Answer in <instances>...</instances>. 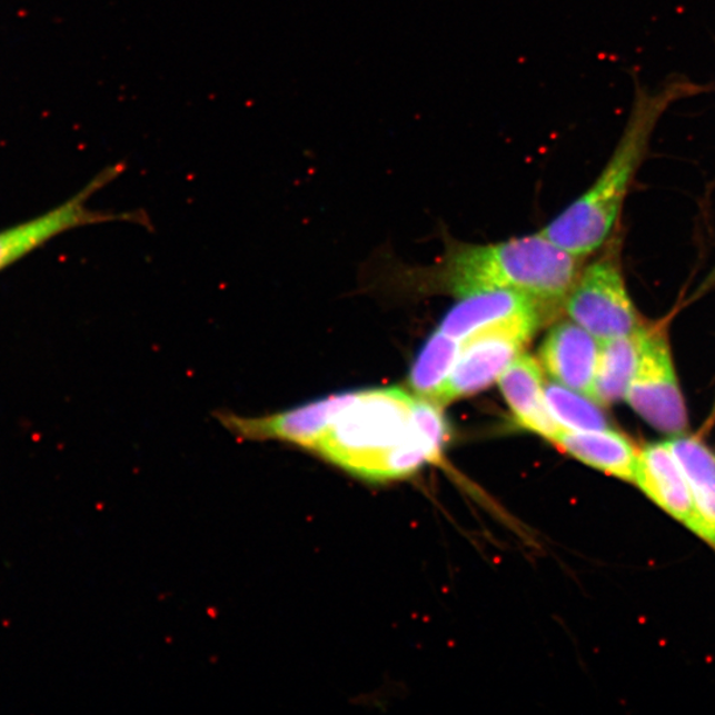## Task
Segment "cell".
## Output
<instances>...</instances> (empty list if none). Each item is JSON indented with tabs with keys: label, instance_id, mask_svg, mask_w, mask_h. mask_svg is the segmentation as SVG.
<instances>
[{
	"label": "cell",
	"instance_id": "cell-8",
	"mask_svg": "<svg viewBox=\"0 0 715 715\" xmlns=\"http://www.w3.org/2000/svg\"><path fill=\"white\" fill-rule=\"evenodd\" d=\"M600 339L574 321L553 326L540 346V363L558 384L593 398Z\"/></svg>",
	"mask_w": 715,
	"mask_h": 715
},
{
	"label": "cell",
	"instance_id": "cell-3",
	"mask_svg": "<svg viewBox=\"0 0 715 715\" xmlns=\"http://www.w3.org/2000/svg\"><path fill=\"white\" fill-rule=\"evenodd\" d=\"M414 400L397 387L346 393L311 453L367 480H385L388 457L416 435Z\"/></svg>",
	"mask_w": 715,
	"mask_h": 715
},
{
	"label": "cell",
	"instance_id": "cell-14",
	"mask_svg": "<svg viewBox=\"0 0 715 715\" xmlns=\"http://www.w3.org/2000/svg\"><path fill=\"white\" fill-rule=\"evenodd\" d=\"M647 332V329L642 328L629 336L602 341L593 391V399L600 406L626 399Z\"/></svg>",
	"mask_w": 715,
	"mask_h": 715
},
{
	"label": "cell",
	"instance_id": "cell-2",
	"mask_svg": "<svg viewBox=\"0 0 715 715\" xmlns=\"http://www.w3.org/2000/svg\"><path fill=\"white\" fill-rule=\"evenodd\" d=\"M582 259L538 234L499 245L458 249L446 281L457 296L515 290L547 307L565 302L580 275Z\"/></svg>",
	"mask_w": 715,
	"mask_h": 715
},
{
	"label": "cell",
	"instance_id": "cell-11",
	"mask_svg": "<svg viewBox=\"0 0 715 715\" xmlns=\"http://www.w3.org/2000/svg\"><path fill=\"white\" fill-rule=\"evenodd\" d=\"M506 403L520 427L555 441L562 433L545 399L544 371L529 354H519L498 379Z\"/></svg>",
	"mask_w": 715,
	"mask_h": 715
},
{
	"label": "cell",
	"instance_id": "cell-13",
	"mask_svg": "<svg viewBox=\"0 0 715 715\" xmlns=\"http://www.w3.org/2000/svg\"><path fill=\"white\" fill-rule=\"evenodd\" d=\"M668 446L689 481L699 518V537L715 547V454L696 437L678 435Z\"/></svg>",
	"mask_w": 715,
	"mask_h": 715
},
{
	"label": "cell",
	"instance_id": "cell-6",
	"mask_svg": "<svg viewBox=\"0 0 715 715\" xmlns=\"http://www.w3.org/2000/svg\"><path fill=\"white\" fill-rule=\"evenodd\" d=\"M626 400L638 416L659 433L673 436L684 434L687 427L685 401L668 339L663 331L648 330Z\"/></svg>",
	"mask_w": 715,
	"mask_h": 715
},
{
	"label": "cell",
	"instance_id": "cell-10",
	"mask_svg": "<svg viewBox=\"0 0 715 715\" xmlns=\"http://www.w3.org/2000/svg\"><path fill=\"white\" fill-rule=\"evenodd\" d=\"M540 317L539 302L515 290L491 289L464 297L444 317L440 331L458 341L491 326Z\"/></svg>",
	"mask_w": 715,
	"mask_h": 715
},
{
	"label": "cell",
	"instance_id": "cell-1",
	"mask_svg": "<svg viewBox=\"0 0 715 715\" xmlns=\"http://www.w3.org/2000/svg\"><path fill=\"white\" fill-rule=\"evenodd\" d=\"M705 92L683 78L665 81L655 90L638 88L619 142L594 185L539 234L579 258H586L608 239L619 218L632 180L647 157L659 120L676 102Z\"/></svg>",
	"mask_w": 715,
	"mask_h": 715
},
{
	"label": "cell",
	"instance_id": "cell-9",
	"mask_svg": "<svg viewBox=\"0 0 715 715\" xmlns=\"http://www.w3.org/2000/svg\"><path fill=\"white\" fill-rule=\"evenodd\" d=\"M635 483L659 508L699 536L691 485L668 443L652 444L643 450Z\"/></svg>",
	"mask_w": 715,
	"mask_h": 715
},
{
	"label": "cell",
	"instance_id": "cell-12",
	"mask_svg": "<svg viewBox=\"0 0 715 715\" xmlns=\"http://www.w3.org/2000/svg\"><path fill=\"white\" fill-rule=\"evenodd\" d=\"M555 443L566 454L589 467L606 471L622 480L632 483L636 480L640 454L626 436L614 429L586 430V433L562 430Z\"/></svg>",
	"mask_w": 715,
	"mask_h": 715
},
{
	"label": "cell",
	"instance_id": "cell-4",
	"mask_svg": "<svg viewBox=\"0 0 715 715\" xmlns=\"http://www.w3.org/2000/svg\"><path fill=\"white\" fill-rule=\"evenodd\" d=\"M539 324L540 317L516 319L465 338L454 369L437 395V405L468 398L495 384L523 351Z\"/></svg>",
	"mask_w": 715,
	"mask_h": 715
},
{
	"label": "cell",
	"instance_id": "cell-5",
	"mask_svg": "<svg viewBox=\"0 0 715 715\" xmlns=\"http://www.w3.org/2000/svg\"><path fill=\"white\" fill-rule=\"evenodd\" d=\"M565 304L573 321L600 341L643 328L619 266L609 255L580 272Z\"/></svg>",
	"mask_w": 715,
	"mask_h": 715
},
{
	"label": "cell",
	"instance_id": "cell-7",
	"mask_svg": "<svg viewBox=\"0 0 715 715\" xmlns=\"http://www.w3.org/2000/svg\"><path fill=\"white\" fill-rule=\"evenodd\" d=\"M122 166L109 168L96 177L85 190L78 196L66 201L39 217L26 220L23 224L2 229L0 231V270L10 267L11 264L23 259L48 241L57 238L71 229L107 224V221H133V224L145 225L143 213L122 212L110 213L90 210L88 200L93 193L101 190L103 186L112 182L120 176Z\"/></svg>",
	"mask_w": 715,
	"mask_h": 715
},
{
	"label": "cell",
	"instance_id": "cell-15",
	"mask_svg": "<svg viewBox=\"0 0 715 715\" xmlns=\"http://www.w3.org/2000/svg\"><path fill=\"white\" fill-rule=\"evenodd\" d=\"M461 345V341L440 330L428 339L409 374V386L418 398L436 403L437 395L454 369Z\"/></svg>",
	"mask_w": 715,
	"mask_h": 715
},
{
	"label": "cell",
	"instance_id": "cell-16",
	"mask_svg": "<svg viewBox=\"0 0 715 715\" xmlns=\"http://www.w3.org/2000/svg\"><path fill=\"white\" fill-rule=\"evenodd\" d=\"M545 399L548 413L564 430L586 433L608 428L607 416L598 401L558 381L545 386Z\"/></svg>",
	"mask_w": 715,
	"mask_h": 715
}]
</instances>
